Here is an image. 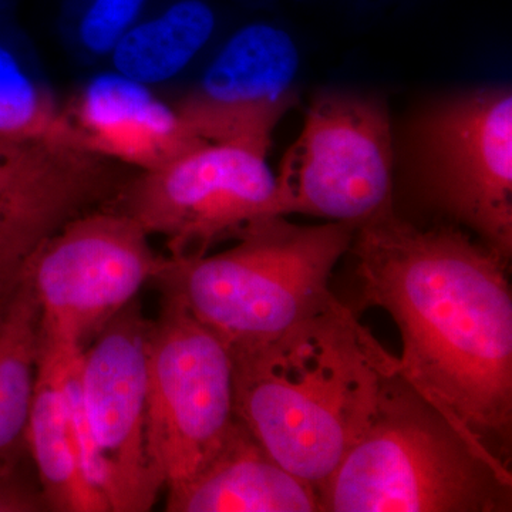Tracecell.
Returning a JSON list of instances; mask_svg holds the SVG:
<instances>
[{"mask_svg":"<svg viewBox=\"0 0 512 512\" xmlns=\"http://www.w3.org/2000/svg\"><path fill=\"white\" fill-rule=\"evenodd\" d=\"M76 353L40 343L35 394L30 409L28 451L49 511L110 512L109 504L84 476L73 436L66 367Z\"/></svg>","mask_w":512,"mask_h":512,"instance_id":"obj_15","label":"cell"},{"mask_svg":"<svg viewBox=\"0 0 512 512\" xmlns=\"http://www.w3.org/2000/svg\"><path fill=\"white\" fill-rule=\"evenodd\" d=\"M269 147L207 141L131 175L111 207L130 215L150 237H163L168 258H200L249 222L275 215Z\"/></svg>","mask_w":512,"mask_h":512,"instance_id":"obj_7","label":"cell"},{"mask_svg":"<svg viewBox=\"0 0 512 512\" xmlns=\"http://www.w3.org/2000/svg\"><path fill=\"white\" fill-rule=\"evenodd\" d=\"M67 111L86 151L137 171L154 170L207 143L156 90L111 69L84 84Z\"/></svg>","mask_w":512,"mask_h":512,"instance_id":"obj_13","label":"cell"},{"mask_svg":"<svg viewBox=\"0 0 512 512\" xmlns=\"http://www.w3.org/2000/svg\"><path fill=\"white\" fill-rule=\"evenodd\" d=\"M150 322L136 299L80 356V409L99 457L101 494L110 512L153 510L164 490L147 450Z\"/></svg>","mask_w":512,"mask_h":512,"instance_id":"obj_10","label":"cell"},{"mask_svg":"<svg viewBox=\"0 0 512 512\" xmlns=\"http://www.w3.org/2000/svg\"><path fill=\"white\" fill-rule=\"evenodd\" d=\"M416 157L430 201L510 264V87L470 90L429 107L417 121Z\"/></svg>","mask_w":512,"mask_h":512,"instance_id":"obj_9","label":"cell"},{"mask_svg":"<svg viewBox=\"0 0 512 512\" xmlns=\"http://www.w3.org/2000/svg\"><path fill=\"white\" fill-rule=\"evenodd\" d=\"M0 136L86 151L69 111L35 60L0 39Z\"/></svg>","mask_w":512,"mask_h":512,"instance_id":"obj_18","label":"cell"},{"mask_svg":"<svg viewBox=\"0 0 512 512\" xmlns=\"http://www.w3.org/2000/svg\"><path fill=\"white\" fill-rule=\"evenodd\" d=\"M365 308L389 313L400 375L500 466L512 461V292L508 262L453 227L390 210L352 242Z\"/></svg>","mask_w":512,"mask_h":512,"instance_id":"obj_1","label":"cell"},{"mask_svg":"<svg viewBox=\"0 0 512 512\" xmlns=\"http://www.w3.org/2000/svg\"><path fill=\"white\" fill-rule=\"evenodd\" d=\"M128 178L123 164L90 151L0 136V305L47 238L109 207Z\"/></svg>","mask_w":512,"mask_h":512,"instance_id":"obj_11","label":"cell"},{"mask_svg":"<svg viewBox=\"0 0 512 512\" xmlns=\"http://www.w3.org/2000/svg\"><path fill=\"white\" fill-rule=\"evenodd\" d=\"M165 493L168 512H319L316 488L282 467L238 419L207 464Z\"/></svg>","mask_w":512,"mask_h":512,"instance_id":"obj_14","label":"cell"},{"mask_svg":"<svg viewBox=\"0 0 512 512\" xmlns=\"http://www.w3.org/2000/svg\"><path fill=\"white\" fill-rule=\"evenodd\" d=\"M49 511L39 484H30L19 471L0 474V512Z\"/></svg>","mask_w":512,"mask_h":512,"instance_id":"obj_20","label":"cell"},{"mask_svg":"<svg viewBox=\"0 0 512 512\" xmlns=\"http://www.w3.org/2000/svg\"><path fill=\"white\" fill-rule=\"evenodd\" d=\"M510 511L512 471L471 443L397 367L365 433L319 491V512Z\"/></svg>","mask_w":512,"mask_h":512,"instance_id":"obj_3","label":"cell"},{"mask_svg":"<svg viewBox=\"0 0 512 512\" xmlns=\"http://www.w3.org/2000/svg\"><path fill=\"white\" fill-rule=\"evenodd\" d=\"M217 16L205 0L154 2L124 33L110 69L151 89L183 74L214 36Z\"/></svg>","mask_w":512,"mask_h":512,"instance_id":"obj_16","label":"cell"},{"mask_svg":"<svg viewBox=\"0 0 512 512\" xmlns=\"http://www.w3.org/2000/svg\"><path fill=\"white\" fill-rule=\"evenodd\" d=\"M299 62L288 33L251 23L229 37L174 109L200 140L271 146L275 127L295 104Z\"/></svg>","mask_w":512,"mask_h":512,"instance_id":"obj_12","label":"cell"},{"mask_svg":"<svg viewBox=\"0 0 512 512\" xmlns=\"http://www.w3.org/2000/svg\"><path fill=\"white\" fill-rule=\"evenodd\" d=\"M275 181V215L306 214L359 227L393 210L386 104L363 94H320Z\"/></svg>","mask_w":512,"mask_h":512,"instance_id":"obj_8","label":"cell"},{"mask_svg":"<svg viewBox=\"0 0 512 512\" xmlns=\"http://www.w3.org/2000/svg\"><path fill=\"white\" fill-rule=\"evenodd\" d=\"M232 356L237 419L318 494L365 433L399 363L336 296L278 338Z\"/></svg>","mask_w":512,"mask_h":512,"instance_id":"obj_2","label":"cell"},{"mask_svg":"<svg viewBox=\"0 0 512 512\" xmlns=\"http://www.w3.org/2000/svg\"><path fill=\"white\" fill-rule=\"evenodd\" d=\"M164 262L143 227L111 205L66 222L26 266L40 308V343L83 352Z\"/></svg>","mask_w":512,"mask_h":512,"instance_id":"obj_6","label":"cell"},{"mask_svg":"<svg viewBox=\"0 0 512 512\" xmlns=\"http://www.w3.org/2000/svg\"><path fill=\"white\" fill-rule=\"evenodd\" d=\"M40 356V308L29 276L0 305V474L19 471Z\"/></svg>","mask_w":512,"mask_h":512,"instance_id":"obj_17","label":"cell"},{"mask_svg":"<svg viewBox=\"0 0 512 512\" xmlns=\"http://www.w3.org/2000/svg\"><path fill=\"white\" fill-rule=\"evenodd\" d=\"M154 0H62L60 32L77 59L107 62L124 33Z\"/></svg>","mask_w":512,"mask_h":512,"instance_id":"obj_19","label":"cell"},{"mask_svg":"<svg viewBox=\"0 0 512 512\" xmlns=\"http://www.w3.org/2000/svg\"><path fill=\"white\" fill-rule=\"evenodd\" d=\"M235 421L231 349L183 303L163 295L147 336V450L164 490L194 477Z\"/></svg>","mask_w":512,"mask_h":512,"instance_id":"obj_5","label":"cell"},{"mask_svg":"<svg viewBox=\"0 0 512 512\" xmlns=\"http://www.w3.org/2000/svg\"><path fill=\"white\" fill-rule=\"evenodd\" d=\"M356 225H299L285 215L249 222L237 244L192 259L165 256L154 279L232 352L265 345L328 305L333 269L350 251Z\"/></svg>","mask_w":512,"mask_h":512,"instance_id":"obj_4","label":"cell"}]
</instances>
